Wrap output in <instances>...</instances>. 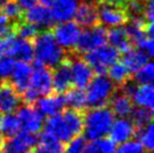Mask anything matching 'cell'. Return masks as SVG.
<instances>
[{
  "mask_svg": "<svg viewBox=\"0 0 154 153\" xmlns=\"http://www.w3.org/2000/svg\"><path fill=\"white\" fill-rule=\"evenodd\" d=\"M116 150V143L109 137H100L98 140L90 141L86 144L82 153H114Z\"/></svg>",
  "mask_w": 154,
  "mask_h": 153,
  "instance_id": "29",
  "label": "cell"
},
{
  "mask_svg": "<svg viewBox=\"0 0 154 153\" xmlns=\"http://www.w3.org/2000/svg\"><path fill=\"white\" fill-rule=\"evenodd\" d=\"M14 64H15V60L13 56L0 55V78L1 79H8L13 71Z\"/></svg>",
  "mask_w": 154,
  "mask_h": 153,
  "instance_id": "39",
  "label": "cell"
},
{
  "mask_svg": "<svg viewBox=\"0 0 154 153\" xmlns=\"http://www.w3.org/2000/svg\"><path fill=\"white\" fill-rule=\"evenodd\" d=\"M154 89L152 82L150 83H143V85L137 86L136 90L132 95L133 104H135L137 106L146 107L153 109V101H154Z\"/></svg>",
  "mask_w": 154,
  "mask_h": 153,
  "instance_id": "25",
  "label": "cell"
},
{
  "mask_svg": "<svg viewBox=\"0 0 154 153\" xmlns=\"http://www.w3.org/2000/svg\"><path fill=\"white\" fill-rule=\"evenodd\" d=\"M33 106L42 116L50 117L52 115L59 114L65 107L63 94L52 92L50 95L41 96L35 100Z\"/></svg>",
  "mask_w": 154,
  "mask_h": 153,
  "instance_id": "15",
  "label": "cell"
},
{
  "mask_svg": "<svg viewBox=\"0 0 154 153\" xmlns=\"http://www.w3.org/2000/svg\"><path fill=\"white\" fill-rule=\"evenodd\" d=\"M134 74L131 76L133 80L136 82L137 85H143V83H150L153 81L154 76V65L151 61H147L144 65L136 70Z\"/></svg>",
  "mask_w": 154,
  "mask_h": 153,
  "instance_id": "35",
  "label": "cell"
},
{
  "mask_svg": "<svg viewBox=\"0 0 154 153\" xmlns=\"http://www.w3.org/2000/svg\"><path fill=\"white\" fill-rule=\"evenodd\" d=\"M106 43H107V30L101 24H98L92 27L83 28V30H81V34L74 46V51L78 54L82 55Z\"/></svg>",
  "mask_w": 154,
  "mask_h": 153,
  "instance_id": "7",
  "label": "cell"
},
{
  "mask_svg": "<svg viewBox=\"0 0 154 153\" xmlns=\"http://www.w3.org/2000/svg\"><path fill=\"white\" fill-rule=\"evenodd\" d=\"M35 61L48 68H55L68 56V51L56 42L51 30H41L32 41Z\"/></svg>",
  "mask_w": 154,
  "mask_h": 153,
  "instance_id": "1",
  "label": "cell"
},
{
  "mask_svg": "<svg viewBox=\"0 0 154 153\" xmlns=\"http://www.w3.org/2000/svg\"><path fill=\"white\" fill-rule=\"evenodd\" d=\"M106 73H108V78L114 82L116 87H119L123 82L131 78L129 70L126 68V65L123 62H118V61L111 64Z\"/></svg>",
  "mask_w": 154,
  "mask_h": 153,
  "instance_id": "31",
  "label": "cell"
},
{
  "mask_svg": "<svg viewBox=\"0 0 154 153\" xmlns=\"http://www.w3.org/2000/svg\"><path fill=\"white\" fill-rule=\"evenodd\" d=\"M0 153H4V152H2V151H0Z\"/></svg>",
  "mask_w": 154,
  "mask_h": 153,
  "instance_id": "46",
  "label": "cell"
},
{
  "mask_svg": "<svg viewBox=\"0 0 154 153\" xmlns=\"http://www.w3.org/2000/svg\"><path fill=\"white\" fill-rule=\"evenodd\" d=\"M37 142L38 136L35 133L20 130L11 137L5 139L1 151L4 153H28L33 150Z\"/></svg>",
  "mask_w": 154,
  "mask_h": 153,
  "instance_id": "10",
  "label": "cell"
},
{
  "mask_svg": "<svg viewBox=\"0 0 154 153\" xmlns=\"http://www.w3.org/2000/svg\"><path fill=\"white\" fill-rule=\"evenodd\" d=\"M149 59L150 58L140 48H133L132 47L128 51L123 53L122 62L126 65V68L129 70V72L133 73L136 70H138L142 65H144L149 61Z\"/></svg>",
  "mask_w": 154,
  "mask_h": 153,
  "instance_id": "26",
  "label": "cell"
},
{
  "mask_svg": "<svg viewBox=\"0 0 154 153\" xmlns=\"http://www.w3.org/2000/svg\"><path fill=\"white\" fill-rule=\"evenodd\" d=\"M41 30H38V27L34 24H32L29 21L26 20H20L14 24V34L17 35L18 37L27 39V41H33L35 36L38 34Z\"/></svg>",
  "mask_w": 154,
  "mask_h": 153,
  "instance_id": "33",
  "label": "cell"
},
{
  "mask_svg": "<svg viewBox=\"0 0 154 153\" xmlns=\"http://www.w3.org/2000/svg\"><path fill=\"white\" fill-rule=\"evenodd\" d=\"M23 19L36 25L39 30H51L53 26L56 24V20L53 17L50 7L43 6L41 4H35L30 8L25 9Z\"/></svg>",
  "mask_w": 154,
  "mask_h": 153,
  "instance_id": "11",
  "label": "cell"
},
{
  "mask_svg": "<svg viewBox=\"0 0 154 153\" xmlns=\"http://www.w3.org/2000/svg\"><path fill=\"white\" fill-rule=\"evenodd\" d=\"M61 114L64 118L65 123L69 126L70 131L73 136H77L82 134L83 131V116L85 111L81 109H75V108H70L65 107L61 111Z\"/></svg>",
  "mask_w": 154,
  "mask_h": 153,
  "instance_id": "23",
  "label": "cell"
},
{
  "mask_svg": "<svg viewBox=\"0 0 154 153\" xmlns=\"http://www.w3.org/2000/svg\"><path fill=\"white\" fill-rule=\"evenodd\" d=\"M107 41L119 53H124L133 47V44L125 28L119 26L110 27V30H107Z\"/></svg>",
  "mask_w": 154,
  "mask_h": 153,
  "instance_id": "22",
  "label": "cell"
},
{
  "mask_svg": "<svg viewBox=\"0 0 154 153\" xmlns=\"http://www.w3.org/2000/svg\"><path fill=\"white\" fill-rule=\"evenodd\" d=\"M81 27L78 25L77 21H72L70 19L54 25L51 32L55 41L60 44V46H62L66 51H72L74 50L78 38L81 34Z\"/></svg>",
  "mask_w": 154,
  "mask_h": 153,
  "instance_id": "9",
  "label": "cell"
},
{
  "mask_svg": "<svg viewBox=\"0 0 154 153\" xmlns=\"http://www.w3.org/2000/svg\"><path fill=\"white\" fill-rule=\"evenodd\" d=\"M52 85L53 92L63 94L65 90L72 87L71 80V70H70V60L66 56L61 63L52 69Z\"/></svg>",
  "mask_w": 154,
  "mask_h": 153,
  "instance_id": "17",
  "label": "cell"
},
{
  "mask_svg": "<svg viewBox=\"0 0 154 153\" xmlns=\"http://www.w3.org/2000/svg\"><path fill=\"white\" fill-rule=\"evenodd\" d=\"M22 104V95L15 89L8 79H2L0 85V114L14 113Z\"/></svg>",
  "mask_w": 154,
  "mask_h": 153,
  "instance_id": "13",
  "label": "cell"
},
{
  "mask_svg": "<svg viewBox=\"0 0 154 153\" xmlns=\"http://www.w3.org/2000/svg\"><path fill=\"white\" fill-rule=\"evenodd\" d=\"M86 139L83 135H77L73 136L70 141H68V144L64 146L63 153H82L83 149L86 146Z\"/></svg>",
  "mask_w": 154,
  "mask_h": 153,
  "instance_id": "37",
  "label": "cell"
},
{
  "mask_svg": "<svg viewBox=\"0 0 154 153\" xmlns=\"http://www.w3.org/2000/svg\"><path fill=\"white\" fill-rule=\"evenodd\" d=\"M120 53L111 45L103 44L91 51L82 54L96 74H106L108 68L116 61H118Z\"/></svg>",
  "mask_w": 154,
  "mask_h": 153,
  "instance_id": "5",
  "label": "cell"
},
{
  "mask_svg": "<svg viewBox=\"0 0 154 153\" xmlns=\"http://www.w3.org/2000/svg\"><path fill=\"white\" fill-rule=\"evenodd\" d=\"M117 153H147L143 145L135 140H128L122 143L120 146L117 150Z\"/></svg>",
  "mask_w": 154,
  "mask_h": 153,
  "instance_id": "38",
  "label": "cell"
},
{
  "mask_svg": "<svg viewBox=\"0 0 154 153\" xmlns=\"http://www.w3.org/2000/svg\"><path fill=\"white\" fill-rule=\"evenodd\" d=\"M68 58L70 60L72 86L85 89L87 85L89 83V81L94 76V70L87 63V61L82 58V55L78 54L74 50L68 51Z\"/></svg>",
  "mask_w": 154,
  "mask_h": 153,
  "instance_id": "8",
  "label": "cell"
},
{
  "mask_svg": "<svg viewBox=\"0 0 154 153\" xmlns=\"http://www.w3.org/2000/svg\"><path fill=\"white\" fill-rule=\"evenodd\" d=\"M44 130L43 133L46 135L51 136L55 140H59L63 143H66L73 137L72 133L70 131L69 126L65 123L63 116L61 114L52 115L46 119V122L43 124Z\"/></svg>",
  "mask_w": 154,
  "mask_h": 153,
  "instance_id": "14",
  "label": "cell"
},
{
  "mask_svg": "<svg viewBox=\"0 0 154 153\" xmlns=\"http://www.w3.org/2000/svg\"><path fill=\"white\" fill-rule=\"evenodd\" d=\"M86 102L87 107L107 106L116 87L106 74H96L87 85Z\"/></svg>",
  "mask_w": 154,
  "mask_h": 153,
  "instance_id": "4",
  "label": "cell"
},
{
  "mask_svg": "<svg viewBox=\"0 0 154 153\" xmlns=\"http://www.w3.org/2000/svg\"><path fill=\"white\" fill-rule=\"evenodd\" d=\"M129 116H131V120H132V123L134 124L135 127H142V126H144V125L152 122L153 109L142 106H137L136 108L133 107Z\"/></svg>",
  "mask_w": 154,
  "mask_h": 153,
  "instance_id": "34",
  "label": "cell"
},
{
  "mask_svg": "<svg viewBox=\"0 0 154 153\" xmlns=\"http://www.w3.org/2000/svg\"><path fill=\"white\" fill-rule=\"evenodd\" d=\"M153 123L146 124L142 127L136 128L135 131V136L138 139V142L143 145L147 153L153 152L154 148V134H153Z\"/></svg>",
  "mask_w": 154,
  "mask_h": 153,
  "instance_id": "32",
  "label": "cell"
},
{
  "mask_svg": "<svg viewBox=\"0 0 154 153\" xmlns=\"http://www.w3.org/2000/svg\"><path fill=\"white\" fill-rule=\"evenodd\" d=\"M1 82H2V79H1V78H0V85H1Z\"/></svg>",
  "mask_w": 154,
  "mask_h": 153,
  "instance_id": "45",
  "label": "cell"
},
{
  "mask_svg": "<svg viewBox=\"0 0 154 153\" xmlns=\"http://www.w3.org/2000/svg\"><path fill=\"white\" fill-rule=\"evenodd\" d=\"M65 107L70 108H75V109H81L85 111L87 108L86 102V91L85 89L78 88V87H70L63 92Z\"/></svg>",
  "mask_w": 154,
  "mask_h": 153,
  "instance_id": "27",
  "label": "cell"
},
{
  "mask_svg": "<svg viewBox=\"0 0 154 153\" xmlns=\"http://www.w3.org/2000/svg\"><path fill=\"white\" fill-rule=\"evenodd\" d=\"M30 74H32V65L25 61H18L14 64L13 71L9 76V81L15 87L19 94L28 87Z\"/></svg>",
  "mask_w": 154,
  "mask_h": 153,
  "instance_id": "19",
  "label": "cell"
},
{
  "mask_svg": "<svg viewBox=\"0 0 154 153\" xmlns=\"http://www.w3.org/2000/svg\"><path fill=\"white\" fill-rule=\"evenodd\" d=\"M109 108L111 109L114 116L118 117H127L132 111L134 104L132 98L127 96L126 94L122 92L118 88H116L112 96L109 99Z\"/></svg>",
  "mask_w": 154,
  "mask_h": 153,
  "instance_id": "20",
  "label": "cell"
},
{
  "mask_svg": "<svg viewBox=\"0 0 154 153\" xmlns=\"http://www.w3.org/2000/svg\"><path fill=\"white\" fill-rule=\"evenodd\" d=\"M0 9L13 24L23 20L24 9L19 6L17 0H0Z\"/></svg>",
  "mask_w": 154,
  "mask_h": 153,
  "instance_id": "30",
  "label": "cell"
},
{
  "mask_svg": "<svg viewBox=\"0 0 154 153\" xmlns=\"http://www.w3.org/2000/svg\"><path fill=\"white\" fill-rule=\"evenodd\" d=\"M4 141H5L4 136L0 134V151H1V149H2V144H4Z\"/></svg>",
  "mask_w": 154,
  "mask_h": 153,
  "instance_id": "44",
  "label": "cell"
},
{
  "mask_svg": "<svg viewBox=\"0 0 154 153\" xmlns=\"http://www.w3.org/2000/svg\"><path fill=\"white\" fill-rule=\"evenodd\" d=\"M14 59H17L19 61H25V62L33 61V59H34L33 43L30 41L24 39V38H19V42H18Z\"/></svg>",
  "mask_w": 154,
  "mask_h": 153,
  "instance_id": "36",
  "label": "cell"
},
{
  "mask_svg": "<svg viewBox=\"0 0 154 153\" xmlns=\"http://www.w3.org/2000/svg\"><path fill=\"white\" fill-rule=\"evenodd\" d=\"M134 46H136V48H140L141 51L144 52L149 58H152V56H153V54H154L153 38L145 36V37L142 38V39H140Z\"/></svg>",
  "mask_w": 154,
  "mask_h": 153,
  "instance_id": "40",
  "label": "cell"
},
{
  "mask_svg": "<svg viewBox=\"0 0 154 153\" xmlns=\"http://www.w3.org/2000/svg\"><path fill=\"white\" fill-rule=\"evenodd\" d=\"M78 0H54L52 4V14L56 21H66L74 17Z\"/></svg>",
  "mask_w": 154,
  "mask_h": 153,
  "instance_id": "21",
  "label": "cell"
},
{
  "mask_svg": "<svg viewBox=\"0 0 154 153\" xmlns=\"http://www.w3.org/2000/svg\"><path fill=\"white\" fill-rule=\"evenodd\" d=\"M28 153H33V152H32V151H30V152H28Z\"/></svg>",
  "mask_w": 154,
  "mask_h": 153,
  "instance_id": "47",
  "label": "cell"
},
{
  "mask_svg": "<svg viewBox=\"0 0 154 153\" xmlns=\"http://www.w3.org/2000/svg\"><path fill=\"white\" fill-rule=\"evenodd\" d=\"M20 130V123L16 114L5 113L0 115V134L4 136V139L11 137L15 134H17Z\"/></svg>",
  "mask_w": 154,
  "mask_h": 153,
  "instance_id": "28",
  "label": "cell"
},
{
  "mask_svg": "<svg viewBox=\"0 0 154 153\" xmlns=\"http://www.w3.org/2000/svg\"><path fill=\"white\" fill-rule=\"evenodd\" d=\"M52 92V69L35 61L34 65L32 67L29 85L20 94L23 102L33 105L38 97L50 95Z\"/></svg>",
  "mask_w": 154,
  "mask_h": 153,
  "instance_id": "3",
  "label": "cell"
},
{
  "mask_svg": "<svg viewBox=\"0 0 154 153\" xmlns=\"http://www.w3.org/2000/svg\"><path fill=\"white\" fill-rule=\"evenodd\" d=\"M65 143L55 140L51 136L42 133L38 136V142L36 143L32 152L33 153H63Z\"/></svg>",
  "mask_w": 154,
  "mask_h": 153,
  "instance_id": "24",
  "label": "cell"
},
{
  "mask_svg": "<svg viewBox=\"0 0 154 153\" xmlns=\"http://www.w3.org/2000/svg\"><path fill=\"white\" fill-rule=\"evenodd\" d=\"M39 4L43 5V6H46V7H51L52 4L54 2V0H38Z\"/></svg>",
  "mask_w": 154,
  "mask_h": 153,
  "instance_id": "43",
  "label": "cell"
},
{
  "mask_svg": "<svg viewBox=\"0 0 154 153\" xmlns=\"http://www.w3.org/2000/svg\"><path fill=\"white\" fill-rule=\"evenodd\" d=\"M14 33V24L0 9V38Z\"/></svg>",
  "mask_w": 154,
  "mask_h": 153,
  "instance_id": "41",
  "label": "cell"
},
{
  "mask_svg": "<svg viewBox=\"0 0 154 153\" xmlns=\"http://www.w3.org/2000/svg\"><path fill=\"white\" fill-rule=\"evenodd\" d=\"M112 122L114 114L109 107H92L90 109L86 108L82 131L85 139L94 141L108 135Z\"/></svg>",
  "mask_w": 154,
  "mask_h": 153,
  "instance_id": "2",
  "label": "cell"
},
{
  "mask_svg": "<svg viewBox=\"0 0 154 153\" xmlns=\"http://www.w3.org/2000/svg\"><path fill=\"white\" fill-rule=\"evenodd\" d=\"M16 116L20 123V127L24 131L37 134L43 128V116L36 111L33 105L23 102L16 109Z\"/></svg>",
  "mask_w": 154,
  "mask_h": 153,
  "instance_id": "12",
  "label": "cell"
},
{
  "mask_svg": "<svg viewBox=\"0 0 154 153\" xmlns=\"http://www.w3.org/2000/svg\"><path fill=\"white\" fill-rule=\"evenodd\" d=\"M97 6L99 24L107 27L123 26L129 20V16L124 5L103 1V0H94Z\"/></svg>",
  "mask_w": 154,
  "mask_h": 153,
  "instance_id": "6",
  "label": "cell"
},
{
  "mask_svg": "<svg viewBox=\"0 0 154 153\" xmlns=\"http://www.w3.org/2000/svg\"><path fill=\"white\" fill-rule=\"evenodd\" d=\"M136 127L134 126L132 120L126 117H119L112 122L109 130V139L116 144H122L126 141L131 140L135 136Z\"/></svg>",
  "mask_w": 154,
  "mask_h": 153,
  "instance_id": "18",
  "label": "cell"
},
{
  "mask_svg": "<svg viewBox=\"0 0 154 153\" xmlns=\"http://www.w3.org/2000/svg\"><path fill=\"white\" fill-rule=\"evenodd\" d=\"M75 21L80 27L87 28L99 24L97 6L94 0H82L78 2L77 10L74 14Z\"/></svg>",
  "mask_w": 154,
  "mask_h": 153,
  "instance_id": "16",
  "label": "cell"
},
{
  "mask_svg": "<svg viewBox=\"0 0 154 153\" xmlns=\"http://www.w3.org/2000/svg\"><path fill=\"white\" fill-rule=\"evenodd\" d=\"M36 1H37V0H17V2L19 4V6H20L24 10L30 8L32 6H34V5L36 4Z\"/></svg>",
  "mask_w": 154,
  "mask_h": 153,
  "instance_id": "42",
  "label": "cell"
}]
</instances>
